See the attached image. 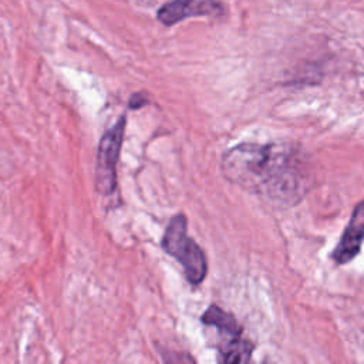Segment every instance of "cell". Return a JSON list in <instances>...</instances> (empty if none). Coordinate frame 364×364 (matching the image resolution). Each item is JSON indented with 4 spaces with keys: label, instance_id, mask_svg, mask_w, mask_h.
Segmentation results:
<instances>
[{
    "label": "cell",
    "instance_id": "6da1fadb",
    "mask_svg": "<svg viewBox=\"0 0 364 364\" xmlns=\"http://www.w3.org/2000/svg\"><path fill=\"white\" fill-rule=\"evenodd\" d=\"M220 168L228 181L276 206H291L307 191L306 172L296 152L284 145H235L223 154Z\"/></svg>",
    "mask_w": 364,
    "mask_h": 364
},
{
    "label": "cell",
    "instance_id": "7a4b0ae2",
    "mask_svg": "<svg viewBox=\"0 0 364 364\" xmlns=\"http://www.w3.org/2000/svg\"><path fill=\"white\" fill-rule=\"evenodd\" d=\"M162 249L182 266L186 280L198 286L208 273V260L202 247L188 236V219L183 213L173 215L161 240Z\"/></svg>",
    "mask_w": 364,
    "mask_h": 364
},
{
    "label": "cell",
    "instance_id": "3957f363",
    "mask_svg": "<svg viewBox=\"0 0 364 364\" xmlns=\"http://www.w3.org/2000/svg\"><path fill=\"white\" fill-rule=\"evenodd\" d=\"M125 127L127 117L122 115L109 129L102 134L98 142L94 169V185L95 191L102 196H108L117 189V164L121 154Z\"/></svg>",
    "mask_w": 364,
    "mask_h": 364
},
{
    "label": "cell",
    "instance_id": "277c9868",
    "mask_svg": "<svg viewBox=\"0 0 364 364\" xmlns=\"http://www.w3.org/2000/svg\"><path fill=\"white\" fill-rule=\"evenodd\" d=\"M223 6L219 1L209 0H176L165 3L159 7L156 18L164 26H173L188 17L198 16H220Z\"/></svg>",
    "mask_w": 364,
    "mask_h": 364
},
{
    "label": "cell",
    "instance_id": "5b68a950",
    "mask_svg": "<svg viewBox=\"0 0 364 364\" xmlns=\"http://www.w3.org/2000/svg\"><path fill=\"white\" fill-rule=\"evenodd\" d=\"M364 242V202H360L351 216L350 220L331 253V259L337 264H346L353 260L361 250Z\"/></svg>",
    "mask_w": 364,
    "mask_h": 364
},
{
    "label": "cell",
    "instance_id": "8992f818",
    "mask_svg": "<svg viewBox=\"0 0 364 364\" xmlns=\"http://www.w3.org/2000/svg\"><path fill=\"white\" fill-rule=\"evenodd\" d=\"M253 346L249 340L237 337L230 338L219 350L218 364H250Z\"/></svg>",
    "mask_w": 364,
    "mask_h": 364
},
{
    "label": "cell",
    "instance_id": "52a82bcc",
    "mask_svg": "<svg viewBox=\"0 0 364 364\" xmlns=\"http://www.w3.org/2000/svg\"><path fill=\"white\" fill-rule=\"evenodd\" d=\"M202 321L208 326H213L219 328L222 333L228 334L230 338H237L242 334V328L236 321V318L230 313L222 310L219 306H215V304L206 309V311L202 314Z\"/></svg>",
    "mask_w": 364,
    "mask_h": 364
},
{
    "label": "cell",
    "instance_id": "ba28073f",
    "mask_svg": "<svg viewBox=\"0 0 364 364\" xmlns=\"http://www.w3.org/2000/svg\"><path fill=\"white\" fill-rule=\"evenodd\" d=\"M164 364H195V361L186 353L165 351L164 353Z\"/></svg>",
    "mask_w": 364,
    "mask_h": 364
},
{
    "label": "cell",
    "instance_id": "9c48e42d",
    "mask_svg": "<svg viewBox=\"0 0 364 364\" xmlns=\"http://www.w3.org/2000/svg\"><path fill=\"white\" fill-rule=\"evenodd\" d=\"M145 104H148V100L145 98V92H136L129 98V108L136 109Z\"/></svg>",
    "mask_w": 364,
    "mask_h": 364
}]
</instances>
